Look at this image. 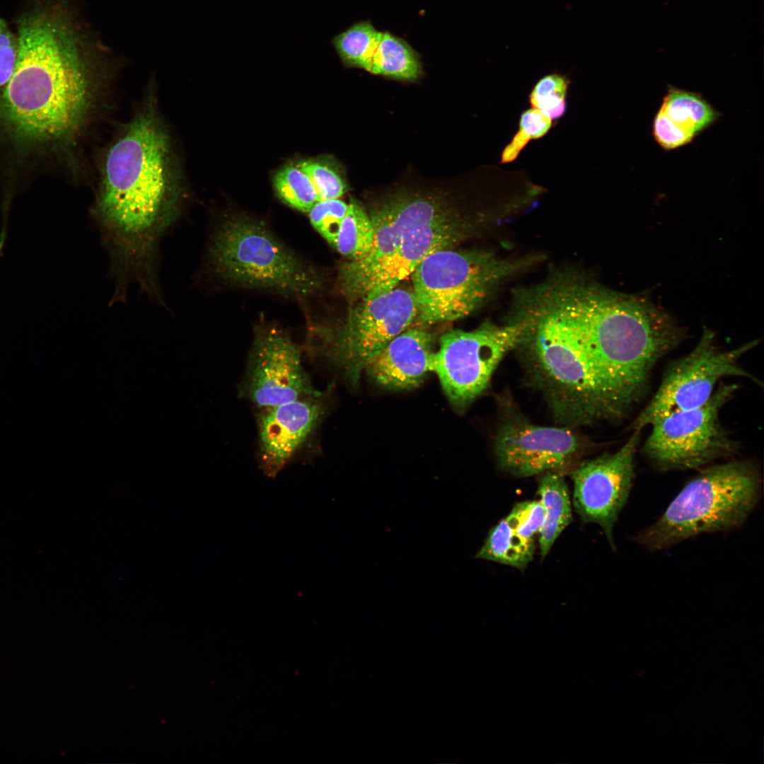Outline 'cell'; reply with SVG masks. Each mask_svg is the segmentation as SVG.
<instances>
[{"label":"cell","instance_id":"obj_17","mask_svg":"<svg viewBox=\"0 0 764 764\" xmlns=\"http://www.w3.org/2000/svg\"><path fill=\"white\" fill-rule=\"evenodd\" d=\"M433 337L422 328L405 330L366 363L364 371L375 383L391 390L417 387L432 371Z\"/></svg>","mask_w":764,"mask_h":764},{"label":"cell","instance_id":"obj_25","mask_svg":"<svg viewBox=\"0 0 764 764\" xmlns=\"http://www.w3.org/2000/svg\"><path fill=\"white\" fill-rule=\"evenodd\" d=\"M297 165L310 178L319 200L337 199L346 192L347 186L345 178L332 160L311 158L301 161Z\"/></svg>","mask_w":764,"mask_h":764},{"label":"cell","instance_id":"obj_15","mask_svg":"<svg viewBox=\"0 0 764 764\" xmlns=\"http://www.w3.org/2000/svg\"><path fill=\"white\" fill-rule=\"evenodd\" d=\"M640 432L634 431L615 452L581 461L570 473L576 512L583 521L600 526L613 550V528L632 486Z\"/></svg>","mask_w":764,"mask_h":764},{"label":"cell","instance_id":"obj_29","mask_svg":"<svg viewBox=\"0 0 764 764\" xmlns=\"http://www.w3.org/2000/svg\"><path fill=\"white\" fill-rule=\"evenodd\" d=\"M567 87L568 79L563 74L551 73L544 76L533 88L530 96L531 105L541 100L565 97Z\"/></svg>","mask_w":764,"mask_h":764},{"label":"cell","instance_id":"obj_21","mask_svg":"<svg viewBox=\"0 0 764 764\" xmlns=\"http://www.w3.org/2000/svg\"><path fill=\"white\" fill-rule=\"evenodd\" d=\"M418 53L405 40L383 33L374 54L370 73L400 79L413 80L421 74Z\"/></svg>","mask_w":764,"mask_h":764},{"label":"cell","instance_id":"obj_9","mask_svg":"<svg viewBox=\"0 0 764 764\" xmlns=\"http://www.w3.org/2000/svg\"><path fill=\"white\" fill-rule=\"evenodd\" d=\"M736 390V384L722 383L703 405L654 422L643 446L646 456L658 469L670 470L700 468L733 455L738 444L719 415Z\"/></svg>","mask_w":764,"mask_h":764},{"label":"cell","instance_id":"obj_12","mask_svg":"<svg viewBox=\"0 0 764 764\" xmlns=\"http://www.w3.org/2000/svg\"><path fill=\"white\" fill-rule=\"evenodd\" d=\"M340 328L318 349L352 386H356L367 361L407 330L417 314L412 291L393 288L360 299Z\"/></svg>","mask_w":764,"mask_h":764},{"label":"cell","instance_id":"obj_28","mask_svg":"<svg viewBox=\"0 0 764 764\" xmlns=\"http://www.w3.org/2000/svg\"><path fill=\"white\" fill-rule=\"evenodd\" d=\"M652 133L664 149L673 150L690 143L693 139L675 125L659 109L653 121Z\"/></svg>","mask_w":764,"mask_h":764},{"label":"cell","instance_id":"obj_11","mask_svg":"<svg viewBox=\"0 0 764 764\" xmlns=\"http://www.w3.org/2000/svg\"><path fill=\"white\" fill-rule=\"evenodd\" d=\"M458 226L434 200L410 198L404 235L388 256L357 271L339 270V284L350 299L369 298L389 291L411 275L430 253L446 248L459 238Z\"/></svg>","mask_w":764,"mask_h":764},{"label":"cell","instance_id":"obj_16","mask_svg":"<svg viewBox=\"0 0 764 764\" xmlns=\"http://www.w3.org/2000/svg\"><path fill=\"white\" fill-rule=\"evenodd\" d=\"M322 395L260 410L257 456L265 475L276 476L317 430L325 414Z\"/></svg>","mask_w":764,"mask_h":764},{"label":"cell","instance_id":"obj_3","mask_svg":"<svg viewBox=\"0 0 764 764\" xmlns=\"http://www.w3.org/2000/svg\"><path fill=\"white\" fill-rule=\"evenodd\" d=\"M540 297L564 313L581 337L599 380L610 422L626 417L647 391L658 361L686 332L645 296L560 278Z\"/></svg>","mask_w":764,"mask_h":764},{"label":"cell","instance_id":"obj_30","mask_svg":"<svg viewBox=\"0 0 764 764\" xmlns=\"http://www.w3.org/2000/svg\"><path fill=\"white\" fill-rule=\"evenodd\" d=\"M551 124V119L549 117L541 110L533 108L521 115L520 130L526 133L531 139H538L549 131Z\"/></svg>","mask_w":764,"mask_h":764},{"label":"cell","instance_id":"obj_20","mask_svg":"<svg viewBox=\"0 0 764 764\" xmlns=\"http://www.w3.org/2000/svg\"><path fill=\"white\" fill-rule=\"evenodd\" d=\"M659 110L693 139L720 117V113L701 94L671 86Z\"/></svg>","mask_w":764,"mask_h":764},{"label":"cell","instance_id":"obj_4","mask_svg":"<svg viewBox=\"0 0 764 764\" xmlns=\"http://www.w3.org/2000/svg\"><path fill=\"white\" fill-rule=\"evenodd\" d=\"M533 306L520 316L528 323L521 345L555 419L568 427L609 422L599 380L578 332L544 300L537 298Z\"/></svg>","mask_w":764,"mask_h":764},{"label":"cell","instance_id":"obj_31","mask_svg":"<svg viewBox=\"0 0 764 764\" xmlns=\"http://www.w3.org/2000/svg\"><path fill=\"white\" fill-rule=\"evenodd\" d=\"M530 139L531 138L526 133L519 129L511 143L504 149L502 156V163H509L516 159Z\"/></svg>","mask_w":764,"mask_h":764},{"label":"cell","instance_id":"obj_6","mask_svg":"<svg viewBox=\"0 0 764 764\" xmlns=\"http://www.w3.org/2000/svg\"><path fill=\"white\" fill-rule=\"evenodd\" d=\"M761 492L760 472L751 461L705 468L655 522L634 536V542L658 551L703 533L736 529L756 509Z\"/></svg>","mask_w":764,"mask_h":764},{"label":"cell","instance_id":"obj_19","mask_svg":"<svg viewBox=\"0 0 764 764\" xmlns=\"http://www.w3.org/2000/svg\"><path fill=\"white\" fill-rule=\"evenodd\" d=\"M538 482V494L544 509V519L538 533L543 560L559 536L572 521V506L565 476L560 471H548Z\"/></svg>","mask_w":764,"mask_h":764},{"label":"cell","instance_id":"obj_27","mask_svg":"<svg viewBox=\"0 0 764 764\" xmlns=\"http://www.w3.org/2000/svg\"><path fill=\"white\" fill-rule=\"evenodd\" d=\"M18 40L16 32L0 17V87L11 77L18 58Z\"/></svg>","mask_w":764,"mask_h":764},{"label":"cell","instance_id":"obj_23","mask_svg":"<svg viewBox=\"0 0 764 764\" xmlns=\"http://www.w3.org/2000/svg\"><path fill=\"white\" fill-rule=\"evenodd\" d=\"M373 241L374 226L371 217L359 204L350 201L335 249L348 260H360L369 253Z\"/></svg>","mask_w":764,"mask_h":764},{"label":"cell","instance_id":"obj_13","mask_svg":"<svg viewBox=\"0 0 764 764\" xmlns=\"http://www.w3.org/2000/svg\"><path fill=\"white\" fill-rule=\"evenodd\" d=\"M505 412L496 432L494 456L499 468L509 475L562 472L585 451L586 441L572 427L536 425L509 407Z\"/></svg>","mask_w":764,"mask_h":764},{"label":"cell","instance_id":"obj_2","mask_svg":"<svg viewBox=\"0 0 764 764\" xmlns=\"http://www.w3.org/2000/svg\"><path fill=\"white\" fill-rule=\"evenodd\" d=\"M15 25L18 54L0 117L23 139L69 143L94 119L118 59L74 0H29Z\"/></svg>","mask_w":764,"mask_h":764},{"label":"cell","instance_id":"obj_1","mask_svg":"<svg viewBox=\"0 0 764 764\" xmlns=\"http://www.w3.org/2000/svg\"><path fill=\"white\" fill-rule=\"evenodd\" d=\"M187 199L180 158L151 91L105 149L91 210L115 300H127L133 285L153 302L163 299L160 245Z\"/></svg>","mask_w":764,"mask_h":764},{"label":"cell","instance_id":"obj_7","mask_svg":"<svg viewBox=\"0 0 764 764\" xmlns=\"http://www.w3.org/2000/svg\"><path fill=\"white\" fill-rule=\"evenodd\" d=\"M527 261L480 250L434 251L411 274L419 321L432 324L469 315Z\"/></svg>","mask_w":764,"mask_h":764},{"label":"cell","instance_id":"obj_22","mask_svg":"<svg viewBox=\"0 0 764 764\" xmlns=\"http://www.w3.org/2000/svg\"><path fill=\"white\" fill-rule=\"evenodd\" d=\"M382 35L370 21H360L335 35L331 44L345 65L370 72Z\"/></svg>","mask_w":764,"mask_h":764},{"label":"cell","instance_id":"obj_10","mask_svg":"<svg viewBox=\"0 0 764 764\" xmlns=\"http://www.w3.org/2000/svg\"><path fill=\"white\" fill-rule=\"evenodd\" d=\"M758 344L756 340L731 349H723L717 343L713 331L704 328L695 348L669 365L658 390L632 423L631 429L641 431L668 415L703 405L719 381L725 377H744L761 386L740 364L741 357Z\"/></svg>","mask_w":764,"mask_h":764},{"label":"cell","instance_id":"obj_18","mask_svg":"<svg viewBox=\"0 0 764 764\" xmlns=\"http://www.w3.org/2000/svg\"><path fill=\"white\" fill-rule=\"evenodd\" d=\"M541 525V518L536 511L516 504L491 528L475 557L525 569L533 558L535 537Z\"/></svg>","mask_w":764,"mask_h":764},{"label":"cell","instance_id":"obj_24","mask_svg":"<svg viewBox=\"0 0 764 764\" xmlns=\"http://www.w3.org/2000/svg\"><path fill=\"white\" fill-rule=\"evenodd\" d=\"M273 184L282 201L299 212L308 213L319 201L312 182L297 164H288L279 169Z\"/></svg>","mask_w":764,"mask_h":764},{"label":"cell","instance_id":"obj_8","mask_svg":"<svg viewBox=\"0 0 764 764\" xmlns=\"http://www.w3.org/2000/svg\"><path fill=\"white\" fill-rule=\"evenodd\" d=\"M528 328L519 317L505 325L484 323L471 331L444 333L432 356L436 373L451 403L458 409L468 407L488 386L504 357L521 345Z\"/></svg>","mask_w":764,"mask_h":764},{"label":"cell","instance_id":"obj_14","mask_svg":"<svg viewBox=\"0 0 764 764\" xmlns=\"http://www.w3.org/2000/svg\"><path fill=\"white\" fill-rule=\"evenodd\" d=\"M243 393L260 410L321 393L313 387L301 349L289 335L261 327L254 335Z\"/></svg>","mask_w":764,"mask_h":764},{"label":"cell","instance_id":"obj_26","mask_svg":"<svg viewBox=\"0 0 764 764\" xmlns=\"http://www.w3.org/2000/svg\"><path fill=\"white\" fill-rule=\"evenodd\" d=\"M348 204L340 199L318 201L308 213L311 225L335 248Z\"/></svg>","mask_w":764,"mask_h":764},{"label":"cell","instance_id":"obj_5","mask_svg":"<svg viewBox=\"0 0 764 764\" xmlns=\"http://www.w3.org/2000/svg\"><path fill=\"white\" fill-rule=\"evenodd\" d=\"M206 265L212 277L226 286L297 299L316 296L324 286L314 266L265 223L243 214H226L216 222L209 237Z\"/></svg>","mask_w":764,"mask_h":764}]
</instances>
